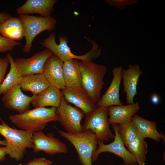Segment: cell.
Instances as JSON below:
<instances>
[{
	"label": "cell",
	"instance_id": "cell-1",
	"mask_svg": "<svg viewBox=\"0 0 165 165\" xmlns=\"http://www.w3.org/2000/svg\"><path fill=\"white\" fill-rule=\"evenodd\" d=\"M56 108H35L22 114L10 115L9 119L19 128L33 134L42 130L48 123L57 121Z\"/></svg>",
	"mask_w": 165,
	"mask_h": 165
},
{
	"label": "cell",
	"instance_id": "cell-2",
	"mask_svg": "<svg viewBox=\"0 0 165 165\" xmlns=\"http://www.w3.org/2000/svg\"><path fill=\"white\" fill-rule=\"evenodd\" d=\"M0 134L5 138L6 145L5 147L6 154L17 161L21 160L27 148H32L33 134L28 131L12 128L0 117Z\"/></svg>",
	"mask_w": 165,
	"mask_h": 165
},
{
	"label": "cell",
	"instance_id": "cell-3",
	"mask_svg": "<svg viewBox=\"0 0 165 165\" xmlns=\"http://www.w3.org/2000/svg\"><path fill=\"white\" fill-rule=\"evenodd\" d=\"M79 65L83 89L96 105L101 98L104 84V78L107 71L106 66L93 61H81Z\"/></svg>",
	"mask_w": 165,
	"mask_h": 165
},
{
	"label": "cell",
	"instance_id": "cell-4",
	"mask_svg": "<svg viewBox=\"0 0 165 165\" xmlns=\"http://www.w3.org/2000/svg\"><path fill=\"white\" fill-rule=\"evenodd\" d=\"M55 38V34L51 32L46 38L39 40V43L63 62L73 59L81 61H92L101 54V48H99V46L93 41H91L92 46L89 51L83 55H77L71 52V49L68 45V39L66 37L60 35L59 44L56 42Z\"/></svg>",
	"mask_w": 165,
	"mask_h": 165
},
{
	"label": "cell",
	"instance_id": "cell-5",
	"mask_svg": "<svg viewBox=\"0 0 165 165\" xmlns=\"http://www.w3.org/2000/svg\"><path fill=\"white\" fill-rule=\"evenodd\" d=\"M59 134L68 140L74 146L82 165H93L92 157L98 147L95 134L91 130L71 133L58 130Z\"/></svg>",
	"mask_w": 165,
	"mask_h": 165
},
{
	"label": "cell",
	"instance_id": "cell-6",
	"mask_svg": "<svg viewBox=\"0 0 165 165\" xmlns=\"http://www.w3.org/2000/svg\"><path fill=\"white\" fill-rule=\"evenodd\" d=\"M23 22L25 30V44L22 50L26 53L31 50L32 42L38 34L47 31L50 32L54 29L57 20L51 16H36L27 14L19 15Z\"/></svg>",
	"mask_w": 165,
	"mask_h": 165
},
{
	"label": "cell",
	"instance_id": "cell-7",
	"mask_svg": "<svg viewBox=\"0 0 165 165\" xmlns=\"http://www.w3.org/2000/svg\"><path fill=\"white\" fill-rule=\"evenodd\" d=\"M85 116V120L82 125L83 131L92 130L98 141L106 142L114 139L115 134L109 128L108 107H97Z\"/></svg>",
	"mask_w": 165,
	"mask_h": 165
},
{
	"label": "cell",
	"instance_id": "cell-8",
	"mask_svg": "<svg viewBox=\"0 0 165 165\" xmlns=\"http://www.w3.org/2000/svg\"><path fill=\"white\" fill-rule=\"evenodd\" d=\"M56 113L57 121L67 132L75 133L83 131L81 122L85 114L79 108L68 104L63 95Z\"/></svg>",
	"mask_w": 165,
	"mask_h": 165
},
{
	"label": "cell",
	"instance_id": "cell-9",
	"mask_svg": "<svg viewBox=\"0 0 165 165\" xmlns=\"http://www.w3.org/2000/svg\"><path fill=\"white\" fill-rule=\"evenodd\" d=\"M111 125L115 132L114 141L109 144H105L103 141H98L97 148L93 153L92 157V163L97 159L99 155L101 153L109 152L121 158L123 160L124 164L136 165L137 163L134 156L126 148L114 124Z\"/></svg>",
	"mask_w": 165,
	"mask_h": 165
},
{
	"label": "cell",
	"instance_id": "cell-10",
	"mask_svg": "<svg viewBox=\"0 0 165 165\" xmlns=\"http://www.w3.org/2000/svg\"><path fill=\"white\" fill-rule=\"evenodd\" d=\"M52 54L46 49L28 58H16L14 60V62L21 76L43 73L45 63Z\"/></svg>",
	"mask_w": 165,
	"mask_h": 165
},
{
	"label": "cell",
	"instance_id": "cell-11",
	"mask_svg": "<svg viewBox=\"0 0 165 165\" xmlns=\"http://www.w3.org/2000/svg\"><path fill=\"white\" fill-rule=\"evenodd\" d=\"M32 140L34 152L42 151L47 154L54 155L68 152L66 145L52 134L46 135L41 131L37 132L33 134Z\"/></svg>",
	"mask_w": 165,
	"mask_h": 165
},
{
	"label": "cell",
	"instance_id": "cell-12",
	"mask_svg": "<svg viewBox=\"0 0 165 165\" xmlns=\"http://www.w3.org/2000/svg\"><path fill=\"white\" fill-rule=\"evenodd\" d=\"M36 96H29L25 94L17 83L3 94L1 100L6 108L20 114L30 109V104Z\"/></svg>",
	"mask_w": 165,
	"mask_h": 165
},
{
	"label": "cell",
	"instance_id": "cell-13",
	"mask_svg": "<svg viewBox=\"0 0 165 165\" xmlns=\"http://www.w3.org/2000/svg\"><path fill=\"white\" fill-rule=\"evenodd\" d=\"M63 62L52 54L47 59L43 73L50 86L60 90L65 87L63 71Z\"/></svg>",
	"mask_w": 165,
	"mask_h": 165
},
{
	"label": "cell",
	"instance_id": "cell-14",
	"mask_svg": "<svg viewBox=\"0 0 165 165\" xmlns=\"http://www.w3.org/2000/svg\"><path fill=\"white\" fill-rule=\"evenodd\" d=\"M123 69L121 66L113 68L112 82L105 93L96 104L97 107H108L112 106L123 105L120 100L119 94Z\"/></svg>",
	"mask_w": 165,
	"mask_h": 165
},
{
	"label": "cell",
	"instance_id": "cell-15",
	"mask_svg": "<svg viewBox=\"0 0 165 165\" xmlns=\"http://www.w3.org/2000/svg\"><path fill=\"white\" fill-rule=\"evenodd\" d=\"M65 101L82 110L85 115L94 111L97 108L83 89L65 87L61 91Z\"/></svg>",
	"mask_w": 165,
	"mask_h": 165
},
{
	"label": "cell",
	"instance_id": "cell-16",
	"mask_svg": "<svg viewBox=\"0 0 165 165\" xmlns=\"http://www.w3.org/2000/svg\"><path fill=\"white\" fill-rule=\"evenodd\" d=\"M142 74V71L137 64L129 65L126 70H122V77L124 92L126 94L127 104L134 103V97L137 94V87L139 79Z\"/></svg>",
	"mask_w": 165,
	"mask_h": 165
},
{
	"label": "cell",
	"instance_id": "cell-17",
	"mask_svg": "<svg viewBox=\"0 0 165 165\" xmlns=\"http://www.w3.org/2000/svg\"><path fill=\"white\" fill-rule=\"evenodd\" d=\"M57 0H27L16 10L20 15L36 13L41 16H50L54 10Z\"/></svg>",
	"mask_w": 165,
	"mask_h": 165
},
{
	"label": "cell",
	"instance_id": "cell-18",
	"mask_svg": "<svg viewBox=\"0 0 165 165\" xmlns=\"http://www.w3.org/2000/svg\"><path fill=\"white\" fill-rule=\"evenodd\" d=\"M140 109L138 102L124 105L109 106L108 107L109 124H120L131 120Z\"/></svg>",
	"mask_w": 165,
	"mask_h": 165
},
{
	"label": "cell",
	"instance_id": "cell-19",
	"mask_svg": "<svg viewBox=\"0 0 165 165\" xmlns=\"http://www.w3.org/2000/svg\"><path fill=\"white\" fill-rule=\"evenodd\" d=\"M79 60L73 59L63 62V71L66 87L83 89Z\"/></svg>",
	"mask_w": 165,
	"mask_h": 165
},
{
	"label": "cell",
	"instance_id": "cell-20",
	"mask_svg": "<svg viewBox=\"0 0 165 165\" xmlns=\"http://www.w3.org/2000/svg\"><path fill=\"white\" fill-rule=\"evenodd\" d=\"M18 84L21 90L37 95L50 86L43 73L21 76Z\"/></svg>",
	"mask_w": 165,
	"mask_h": 165
},
{
	"label": "cell",
	"instance_id": "cell-21",
	"mask_svg": "<svg viewBox=\"0 0 165 165\" xmlns=\"http://www.w3.org/2000/svg\"><path fill=\"white\" fill-rule=\"evenodd\" d=\"M62 96L60 90L50 86L37 95L31 104L35 108L47 106L57 108L60 105Z\"/></svg>",
	"mask_w": 165,
	"mask_h": 165
},
{
	"label": "cell",
	"instance_id": "cell-22",
	"mask_svg": "<svg viewBox=\"0 0 165 165\" xmlns=\"http://www.w3.org/2000/svg\"><path fill=\"white\" fill-rule=\"evenodd\" d=\"M0 34L5 37L16 41L21 40L25 35L24 24L19 17L12 16L1 25Z\"/></svg>",
	"mask_w": 165,
	"mask_h": 165
},
{
	"label": "cell",
	"instance_id": "cell-23",
	"mask_svg": "<svg viewBox=\"0 0 165 165\" xmlns=\"http://www.w3.org/2000/svg\"><path fill=\"white\" fill-rule=\"evenodd\" d=\"M132 120L137 128L138 134L142 138H149L158 142H160L163 134L157 129V124L155 121L148 120L136 114Z\"/></svg>",
	"mask_w": 165,
	"mask_h": 165
},
{
	"label": "cell",
	"instance_id": "cell-24",
	"mask_svg": "<svg viewBox=\"0 0 165 165\" xmlns=\"http://www.w3.org/2000/svg\"><path fill=\"white\" fill-rule=\"evenodd\" d=\"M127 147V150L134 156L137 163L139 165H145L148 145L145 139L138 134Z\"/></svg>",
	"mask_w": 165,
	"mask_h": 165
},
{
	"label": "cell",
	"instance_id": "cell-25",
	"mask_svg": "<svg viewBox=\"0 0 165 165\" xmlns=\"http://www.w3.org/2000/svg\"><path fill=\"white\" fill-rule=\"evenodd\" d=\"M6 57L9 61L10 68L6 77L0 84V96L5 94L15 85L17 84L21 77L17 69L12 56L8 53L7 54Z\"/></svg>",
	"mask_w": 165,
	"mask_h": 165
},
{
	"label": "cell",
	"instance_id": "cell-26",
	"mask_svg": "<svg viewBox=\"0 0 165 165\" xmlns=\"http://www.w3.org/2000/svg\"><path fill=\"white\" fill-rule=\"evenodd\" d=\"M114 125L125 147H127L138 134V130L132 119L124 123Z\"/></svg>",
	"mask_w": 165,
	"mask_h": 165
},
{
	"label": "cell",
	"instance_id": "cell-27",
	"mask_svg": "<svg viewBox=\"0 0 165 165\" xmlns=\"http://www.w3.org/2000/svg\"><path fill=\"white\" fill-rule=\"evenodd\" d=\"M20 44V42L5 37L0 34V52L11 51L15 47Z\"/></svg>",
	"mask_w": 165,
	"mask_h": 165
},
{
	"label": "cell",
	"instance_id": "cell-28",
	"mask_svg": "<svg viewBox=\"0 0 165 165\" xmlns=\"http://www.w3.org/2000/svg\"><path fill=\"white\" fill-rule=\"evenodd\" d=\"M137 0H106V3L119 9H123L127 5H132L136 2Z\"/></svg>",
	"mask_w": 165,
	"mask_h": 165
},
{
	"label": "cell",
	"instance_id": "cell-29",
	"mask_svg": "<svg viewBox=\"0 0 165 165\" xmlns=\"http://www.w3.org/2000/svg\"><path fill=\"white\" fill-rule=\"evenodd\" d=\"M9 64V61L7 57L0 58V84L3 82L5 79Z\"/></svg>",
	"mask_w": 165,
	"mask_h": 165
},
{
	"label": "cell",
	"instance_id": "cell-30",
	"mask_svg": "<svg viewBox=\"0 0 165 165\" xmlns=\"http://www.w3.org/2000/svg\"><path fill=\"white\" fill-rule=\"evenodd\" d=\"M53 163L52 161L43 157L35 158L29 161L27 164L19 165H51Z\"/></svg>",
	"mask_w": 165,
	"mask_h": 165
},
{
	"label": "cell",
	"instance_id": "cell-31",
	"mask_svg": "<svg viewBox=\"0 0 165 165\" xmlns=\"http://www.w3.org/2000/svg\"><path fill=\"white\" fill-rule=\"evenodd\" d=\"M11 16L9 13L0 12V26L5 20Z\"/></svg>",
	"mask_w": 165,
	"mask_h": 165
},
{
	"label": "cell",
	"instance_id": "cell-32",
	"mask_svg": "<svg viewBox=\"0 0 165 165\" xmlns=\"http://www.w3.org/2000/svg\"><path fill=\"white\" fill-rule=\"evenodd\" d=\"M6 155L5 147H0V161H3L5 160Z\"/></svg>",
	"mask_w": 165,
	"mask_h": 165
},
{
	"label": "cell",
	"instance_id": "cell-33",
	"mask_svg": "<svg viewBox=\"0 0 165 165\" xmlns=\"http://www.w3.org/2000/svg\"><path fill=\"white\" fill-rule=\"evenodd\" d=\"M151 101L155 105L158 104L160 102V98L159 96L156 94H154L151 97Z\"/></svg>",
	"mask_w": 165,
	"mask_h": 165
},
{
	"label": "cell",
	"instance_id": "cell-34",
	"mask_svg": "<svg viewBox=\"0 0 165 165\" xmlns=\"http://www.w3.org/2000/svg\"><path fill=\"white\" fill-rule=\"evenodd\" d=\"M6 141L5 140H0V145L6 146Z\"/></svg>",
	"mask_w": 165,
	"mask_h": 165
},
{
	"label": "cell",
	"instance_id": "cell-35",
	"mask_svg": "<svg viewBox=\"0 0 165 165\" xmlns=\"http://www.w3.org/2000/svg\"><path fill=\"white\" fill-rule=\"evenodd\" d=\"M107 165H111V164H108ZM120 165H125L124 164H121Z\"/></svg>",
	"mask_w": 165,
	"mask_h": 165
},
{
	"label": "cell",
	"instance_id": "cell-36",
	"mask_svg": "<svg viewBox=\"0 0 165 165\" xmlns=\"http://www.w3.org/2000/svg\"><path fill=\"white\" fill-rule=\"evenodd\" d=\"M125 165H129V164L125 165Z\"/></svg>",
	"mask_w": 165,
	"mask_h": 165
}]
</instances>
